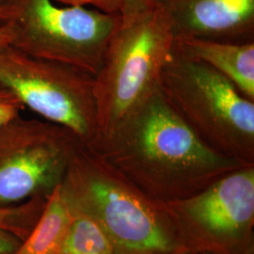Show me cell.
Returning <instances> with one entry per match:
<instances>
[{
  "label": "cell",
  "instance_id": "1",
  "mask_svg": "<svg viewBox=\"0 0 254 254\" xmlns=\"http://www.w3.org/2000/svg\"><path fill=\"white\" fill-rule=\"evenodd\" d=\"M86 145L154 200H184L243 166L205 144L159 88L109 135Z\"/></svg>",
  "mask_w": 254,
  "mask_h": 254
},
{
  "label": "cell",
  "instance_id": "2",
  "mask_svg": "<svg viewBox=\"0 0 254 254\" xmlns=\"http://www.w3.org/2000/svg\"><path fill=\"white\" fill-rule=\"evenodd\" d=\"M159 90L205 144L243 166H254V102L225 76L174 46Z\"/></svg>",
  "mask_w": 254,
  "mask_h": 254
},
{
  "label": "cell",
  "instance_id": "3",
  "mask_svg": "<svg viewBox=\"0 0 254 254\" xmlns=\"http://www.w3.org/2000/svg\"><path fill=\"white\" fill-rule=\"evenodd\" d=\"M174 44L172 24L158 6L120 26L94 75L96 137L109 135L159 88Z\"/></svg>",
  "mask_w": 254,
  "mask_h": 254
},
{
  "label": "cell",
  "instance_id": "4",
  "mask_svg": "<svg viewBox=\"0 0 254 254\" xmlns=\"http://www.w3.org/2000/svg\"><path fill=\"white\" fill-rule=\"evenodd\" d=\"M121 25V14L53 0H4L0 6V27L8 30L10 46L93 76Z\"/></svg>",
  "mask_w": 254,
  "mask_h": 254
},
{
  "label": "cell",
  "instance_id": "5",
  "mask_svg": "<svg viewBox=\"0 0 254 254\" xmlns=\"http://www.w3.org/2000/svg\"><path fill=\"white\" fill-rule=\"evenodd\" d=\"M62 185L76 194L87 215L96 220L117 253L169 254L173 239L145 197L81 143L74 152Z\"/></svg>",
  "mask_w": 254,
  "mask_h": 254
},
{
  "label": "cell",
  "instance_id": "6",
  "mask_svg": "<svg viewBox=\"0 0 254 254\" xmlns=\"http://www.w3.org/2000/svg\"><path fill=\"white\" fill-rule=\"evenodd\" d=\"M0 87L44 120L70 129L84 144L97 136L94 76L66 64L0 46Z\"/></svg>",
  "mask_w": 254,
  "mask_h": 254
},
{
  "label": "cell",
  "instance_id": "7",
  "mask_svg": "<svg viewBox=\"0 0 254 254\" xmlns=\"http://www.w3.org/2000/svg\"><path fill=\"white\" fill-rule=\"evenodd\" d=\"M70 129L22 114L0 128V203L53 190L81 144Z\"/></svg>",
  "mask_w": 254,
  "mask_h": 254
},
{
  "label": "cell",
  "instance_id": "8",
  "mask_svg": "<svg viewBox=\"0 0 254 254\" xmlns=\"http://www.w3.org/2000/svg\"><path fill=\"white\" fill-rule=\"evenodd\" d=\"M174 207L183 231L204 252L231 254L254 225V166L224 174Z\"/></svg>",
  "mask_w": 254,
  "mask_h": 254
},
{
  "label": "cell",
  "instance_id": "9",
  "mask_svg": "<svg viewBox=\"0 0 254 254\" xmlns=\"http://www.w3.org/2000/svg\"><path fill=\"white\" fill-rule=\"evenodd\" d=\"M175 37L254 42V0H158Z\"/></svg>",
  "mask_w": 254,
  "mask_h": 254
},
{
  "label": "cell",
  "instance_id": "10",
  "mask_svg": "<svg viewBox=\"0 0 254 254\" xmlns=\"http://www.w3.org/2000/svg\"><path fill=\"white\" fill-rule=\"evenodd\" d=\"M174 46L182 53L221 73L246 98L254 102V42L175 37Z\"/></svg>",
  "mask_w": 254,
  "mask_h": 254
},
{
  "label": "cell",
  "instance_id": "11",
  "mask_svg": "<svg viewBox=\"0 0 254 254\" xmlns=\"http://www.w3.org/2000/svg\"><path fill=\"white\" fill-rule=\"evenodd\" d=\"M73 215L68 197L59 184L28 238L11 254H60Z\"/></svg>",
  "mask_w": 254,
  "mask_h": 254
},
{
  "label": "cell",
  "instance_id": "12",
  "mask_svg": "<svg viewBox=\"0 0 254 254\" xmlns=\"http://www.w3.org/2000/svg\"><path fill=\"white\" fill-rule=\"evenodd\" d=\"M60 254H118L108 235L93 218L73 215Z\"/></svg>",
  "mask_w": 254,
  "mask_h": 254
},
{
  "label": "cell",
  "instance_id": "13",
  "mask_svg": "<svg viewBox=\"0 0 254 254\" xmlns=\"http://www.w3.org/2000/svg\"><path fill=\"white\" fill-rule=\"evenodd\" d=\"M25 109L22 102L12 92L0 87V128L11 119L22 114Z\"/></svg>",
  "mask_w": 254,
  "mask_h": 254
},
{
  "label": "cell",
  "instance_id": "14",
  "mask_svg": "<svg viewBox=\"0 0 254 254\" xmlns=\"http://www.w3.org/2000/svg\"><path fill=\"white\" fill-rule=\"evenodd\" d=\"M158 0H122V24H127L138 16L155 9Z\"/></svg>",
  "mask_w": 254,
  "mask_h": 254
},
{
  "label": "cell",
  "instance_id": "15",
  "mask_svg": "<svg viewBox=\"0 0 254 254\" xmlns=\"http://www.w3.org/2000/svg\"><path fill=\"white\" fill-rule=\"evenodd\" d=\"M65 6H92L106 13L121 14L122 0H53Z\"/></svg>",
  "mask_w": 254,
  "mask_h": 254
},
{
  "label": "cell",
  "instance_id": "16",
  "mask_svg": "<svg viewBox=\"0 0 254 254\" xmlns=\"http://www.w3.org/2000/svg\"><path fill=\"white\" fill-rule=\"evenodd\" d=\"M16 217L15 211L0 209V229L6 232H13L17 230L18 225L16 224Z\"/></svg>",
  "mask_w": 254,
  "mask_h": 254
},
{
  "label": "cell",
  "instance_id": "17",
  "mask_svg": "<svg viewBox=\"0 0 254 254\" xmlns=\"http://www.w3.org/2000/svg\"><path fill=\"white\" fill-rule=\"evenodd\" d=\"M17 248L14 238L8 232L0 229V254H11Z\"/></svg>",
  "mask_w": 254,
  "mask_h": 254
},
{
  "label": "cell",
  "instance_id": "18",
  "mask_svg": "<svg viewBox=\"0 0 254 254\" xmlns=\"http://www.w3.org/2000/svg\"><path fill=\"white\" fill-rule=\"evenodd\" d=\"M9 45V36L8 30L4 27H0V46Z\"/></svg>",
  "mask_w": 254,
  "mask_h": 254
},
{
  "label": "cell",
  "instance_id": "19",
  "mask_svg": "<svg viewBox=\"0 0 254 254\" xmlns=\"http://www.w3.org/2000/svg\"><path fill=\"white\" fill-rule=\"evenodd\" d=\"M212 254V253H207V252H200L199 254Z\"/></svg>",
  "mask_w": 254,
  "mask_h": 254
},
{
  "label": "cell",
  "instance_id": "20",
  "mask_svg": "<svg viewBox=\"0 0 254 254\" xmlns=\"http://www.w3.org/2000/svg\"><path fill=\"white\" fill-rule=\"evenodd\" d=\"M3 1H4V0H0V6H1V4L3 3Z\"/></svg>",
  "mask_w": 254,
  "mask_h": 254
}]
</instances>
